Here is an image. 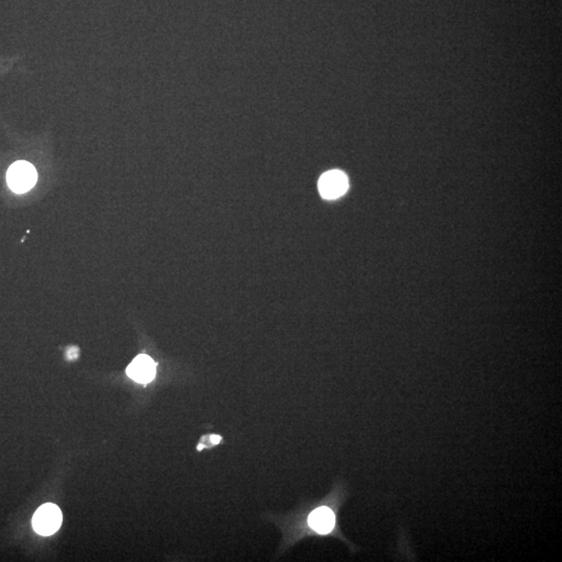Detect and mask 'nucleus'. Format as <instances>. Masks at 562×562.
<instances>
[{
	"instance_id": "obj_3",
	"label": "nucleus",
	"mask_w": 562,
	"mask_h": 562,
	"mask_svg": "<svg viewBox=\"0 0 562 562\" xmlns=\"http://www.w3.org/2000/svg\"><path fill=\"white\" fill-rule=\"evenodd\" d=\"M319 191L325 199H337L347 192L349 182L345 173L339 170L328 171L319 180Z\"/></svg>"
},
{
	"instance_id": "obj_7",
	"label": "nucleus",
	"mask_w": 562,
	"mask_h": 562,
	"mask_svg": "<svg viewBox=\"0 0 562 562\" xmlns=\"http://www.w3.org/2000/svg\"><path fill=\"white\" fill-rule=\"evenodd\" d=\"M203 444H199V446H198V450H199V451H201V450H203Z\"/></svg>"
},
{
	"instance_id": "obj_4",
	"label": "nucleus",
	"mask_w": 562,
	"mask_h": 562,
	"mask_svg": "<svg viewBox=\"0 0 562 562\" xmlns=\"http://www.w3.org/2000/svg\"><path fill=\"white\" fill-rule=\"evenodd\" d=\"M156 362L145 354L137 356L127 368V376L139 384H149L156 377Z\"/></svg>"
},
{
	"instance_id": "obj_1",
	"label": "nucleus",
	"mask_w": 562,
	"mask_h": 562,
	"mask_svg": "<svg viewBox=\"0 0 562 562\" xmlns=\"http://www.w3.org/2000/svg\"><path fill=\"white\" fill-rule=\"evenodd\" d=\"M38 180V173L30 162L19 160L14 162L7 173L8 185L13 192L24 194L32 190Z\"/></svg>"
},
{
	"instance_id": "obj_6",
	"label": "nucleus",
	"mask_w": 562,
	"mask_h": 562,
	"mask_svg": "<svg viewBox=\"0 0 562 562\" xmlns=\"http://www.w3.org/2000/svg\"><path fill=\"white\" fill-rule=\"evenodd\" d=\"M211 440L213 444H219L220 442H221L222 438L221 436L219 435H212Z\"/></svg>"
},
{
	"instance_id": "obj_2",
	"label": "nucleus",
	"mask_w": 562,
	"mask_h": 562,
	"mask_svg": "<svg viewBox=\"0 0 562 562\" xmlns=\"http://www.w3.org/2000/svg\"><path fill=\"white\" fill-rule=\"evenodd\" d=\"M63 514L59 506L46 503L40 506L32 516V527L38 534L49 536L61 528Z\"/></svg>"
},
{
	"instance_id": "obj_5",
	"label": "nucleus",
	"mask_w": 562,
	"mask_h": 562,
	"mask_svg": "<svg viewBox=\"0 0 562 562\" xmlns=\"http://www.w3.org/2000/svg\"><path fill=\"white\" fill-rule=\"evenodd\" d=\"M335 514L329 508H318L310 514L308 523L310 527L320 533H328L335 526Z\"/></svg>"
}]
</instances>
